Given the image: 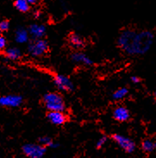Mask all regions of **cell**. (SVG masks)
Returning <instances> with one entry per match:
<instances>
[{
    "label": "cell",
    "instance_id": "cell-13",
    "mask_svg": "<svg viewBox=\"0 0 156 158\" xmlns=\"http://www.w3.org/2000/svg\"><path fill=\"white\" fill-rule=\"evenodd\" d=\"M5 56L10 60H17L21 56V52L17 48H10L5 52Z\"/></svg>",
    "mask_w": 156,
    "mask_h": 158
},
{
    "label": "cell",
    "instance_id": "cell-21",
    "mask_svg": "<svg viewBox=\"0 0 156 158\" xmlns=\"http://www.w3.org/2000/svg\"><path fill=\"white\" fill-rule=\"evenodd\" d=\"M6 47V40L3 35H0V51H3Z\"/></svg>",
    "mask_w": 156,
    "mask_h": 158
},
{
    "label": "cell",
    "instance_id": "cell-5",
    "mask_svg": "<svg viewBox=\"0 0 156 158\" xmlns=\"http://www.w3.org/2000/svg\"><path fill=\"white\" fill-rule=\"evenodd\" d=\"M113 139L122 150L128 152V153H131L135 150V143L131 139H129V137H124V136L120 135V134H115V135H113Z\"/></svg>",
    "mask_w": 156,
    "mask_h": 158
},
{
    "label": "cell",
    "instance_id": "cell-11",
    "mask_svg": "<svg viewBox=\"0 0 156 158\" xmlns=\"http://www.w3.org/2000/svg\"><path fill=\"white\" fill-rule=\"evenodd\" d=\"M72 59L74 62L80 63V64L86 65V66H90L92 64V60H91L85 54L80 53V52L74 53L72 56Z\"/></svg>",
    "mask_w": 156,
    "mask_h": 158
},
{
    "label": "cell",
    "instance_id": "cell-14",
    "mask_svg": "<svg viewBox=\"0 0 156 158\" xmlns=\"http://www.w3.org/2000/svg\"><path fill=\"white\" fill-rule=\"evenodd\" d=\"M14 5H15L16 9L21 12H27L30 10V6L27 0H17L14 3Z\"/></svg>",
    "mask_w": 156,
    "mask_h": 158
},
{
    "label": "cell",
    "instance_id": "cell-1",
    "mask_svg": "<svg viewBox=\"0 0 156 158\" xmlns=\"http://www.w3.org/2000/svg\"><path fill=\"white\" fill-rule=\"evenodd\" d=\"M153 43L154 34L149 30H124L117 40L118 46L129 56L146 54L151 48Z\"/></svg>",
    "mask_w": 156,
    "mask_h": 158
},
{
    "label": "cell",
    "instance_id": "cell-2",
    "mask_svg": "<svg viewBox=\"0 0 156 158\" xmlns=\"http://www.w3.org/2000/svg\"><path fill=\"white\" fill-rule=\"evenodd\" d=\"M43 102L49 111H63L66 108L63 98L56 93H48L45 94Z\"/></svg>",
    "mask_w": 156,
    "mask_h": 158
},
{
    "label": "cell",
    "instance_id": "cell-6",
    "mask_svg": "<svg viewBox=\"0 0 156 158\" xmlns=\"http://www.w3.org/2000/svg\"><path fill=\"white\" fill-rule=\"evenodd\" d=\"M54 82H55V85L61 91L70 92L73 89V84L68 76L57 74L54 78Z\"/></svg>",
    "mask_w": 156,
    "mask_h": 158
},
{
    "label": "cell",
    "instance_id": "cell-18",
    "mask_svg": "<svg viewBox=\"0 0 156 158\" xmlns=\"http://www.w3.org/2000/svg\"><path fill=\"white\" fill-rule=\"evenodd\" d=\"M39 142H40L41 145L43 146V147H51V148L57 147V144H56L55 142L51 139L50 137H41V138H40V140H39Z\"/></svg>",
    "mask_w": 156,
    "mask_h": 158
},
{
    "label": "cell",
    "instance_id": "cell-4",
    "mask_svg": "<svg viewBox=\"0 0 156 158\" xmlns=\"http://www.w3.org/2000/svg\"><path fill=\"white\" fill-rule=\"evenodd\" d=\"M47 48H48L47 43L42 39L35 40V42L30 43L28 48L30 54L33 56H41L44 55L47 51Z\"/></svg>",
    "mask_w": 156,
    "mask_h": 158
},
{
    "label": "cell",
    "instance_id": "cell-8",
    "mask_svg": "<svg viewBox=\"0 0 156 158\" xmlns=\"http://www.w3.org/2000/svg\"><path fill=\"white\" fill-rule=\"evenodd\" d=\"M47 118L52 124L55 125H61L66 123L67 116L63 113V111H49L47 114Z\"/></svg>",
    "mask_w": 156,
    "mask_h": 158
},
{
    "label": "cell",
    "instance_id": "cell-16",
    "mask_svg": "<svg viewBox=\"0 0 156 158\" xmlns=\"http://www.w3.org/2000/svg\"><path fill=\"white\" fill-rule=\"evenodd\" d=\"M128 94H129V90L127 89L126 87H121L113 94V98L116 100H121L125 98Z\"/></svg>",
    "mask_w": 156,
    "mask_h": 158
},
{
    "label": "cell",
    "instance_id": "cell-9",
    "mask_svg": "<svg viewBox=\"0 0 156 158\" xmlns=\"http://www.w3.org/2000/svg\"><path fill=\"white\" fill-rule=\"evenodd\" d=\"M113 117L116 120L119 122H125L129 119L130 114L129 111L124 106H117L113 111Z\"/></svg>",
    "mask_w": 156,
    "mask_h": 158
},
{
    "label": "cell",
    "instance_id": "cell-20",
    "mask_svg": "<svg viewBox=\"0 0 156 158\" xmlns=\"http://www.w3.org/2000/svg\"><path fill=\"white\" fill-rule=\"evenodd\" d=\"M106 142H107V137H100L97 143V148H102L103 146L105 144Z\"/></svg>",
    "mask_w": 156,
    "mask_h": 158
},
{
    "label": "cell",
    "instance_id": "cell-17",
    "mask_svg": "<svg viewBox=\"0 0 156 158\" xmlns=\"http://www.w3.org/2000/svg\"><path fill=\"white\" fill-rule=\"evenodd\" d=\"M142 148L145 152H152L153 150H155L154 148V142H153L152 140H149V139H146L142 142Z\"/></svg>",
    "mask_w": 156,
    "mask_h": 158
},
{
    "label": "cell",
    "instance_id": "cell-12",
    "mask_svg": "<svg viewBox=\"0 0 156 158\" xmlns=\"http://www.w3.org/2000/svg\"><path fill=\"white\" fill-rule=\"evenodd\" d=\"M15 38L18 43H24L29 40V32L23 28H20L16 31Z\"/></svg>",
    "mask_w": 156,
    "mask_h": 158
},
{
    "label": "cell",
    "instance_id": "cell-25",
    "mask_svg": "<svg viewBox=\"0 0 156 158\" xmlns=\"http://www.w3.org/2000/svg\"><path fill=\"white\" fill-rule=\"evenodd\" d=\"M154 98H156V91H155V92H154Z\"/></svg>",
    "mask_w": 156,
    "mask_h": 158
},
{
    "label": "cell",
    "instance_id": "cell-3",
    "mask_svg": "<svg viewBox=\"0 0 156 158\" xmlns=\"http://www.w3.org/2000/svg\"><path fill=\"white\" fill-rule=\"evenodd\" d=\"M23 151L29 158H42L46 152V148L41 144L28 143L23 147Z\"/></svg>",
    "mask_w": 156,
    "mask_h": 158
},
{
    "label": "cell",
    "instance_id": "cell-23",
    "mask_svg": "<svg viewBox=\"0 0 156 158\" xmlns=\"http://www.w3.org/2000/svg\"><path fill=\"white\" fill-rule=\"evenodd\" d=\"M28 1V3H29V4H35L37 3V1H35V0H27Z\"/></svg>",
    "mask_w": 156,
    "mask_h": 158
},
{
    "label": "cell",
    "instance_id": "cell-10",
    "mask_svg": "<svg viewBox=\"0 0 156 158\" xmlns=\"http://www.w3.org/2000/svg\"><path fill=\"white\" fill-rule=\"evenodd\" d=\"M30 34L35 39H41L46 33V28L42 24H32L29 29Z\"/></svg>",
    "mask_w": 156,
    "mask_h": 158
},
{
    "label": "cell",
    "instance_id": "cell-22",
    "mask_svg": "<svg viewBox=\"0 0 156 158\" xmlns=\"http://www.w3.org/2000/svg\"><path fill=\"white\" fill-rule=\"evenodd\" d=\"M131 81L135 84H137L140 82V78L137 77V76H132L131 77Z\"/></svg>",
    "mask_w": 156,
    "mask_h": 158
},
{
    "label": "cell",
    "instance_id": "cell-7",
    "mask_svg": "<svg viewBox=\"0 0 156 158\" xmlns=\"http://www.w3.org/2000/svg\"><path fill=\"white\" fill-rule=\"evenodd\" d=\"M23 103V98L19 95H6L0 98V105L5 107H18Z\"/></svg>",
    "mask_w": 156,
    "mask_h": 158
},
{
    "label": "cell",
    "instance_id": "cell-15",
    "mask_svg": "<svg viewBox=\"0 0 156 158\" xmlns=\"http://www.w3.org/2000/svg\"><path fill=\"white\" fill-rule=\"evenodd\" d=\"M69 41L72 45H73L74 47L76 48H80L82 47L84 45V41L83 39L80 37V35L75 34H72L70 35V38H69Z\"/></svg>",
    "mask_w": 156,
    "mask_h": 158
},
{
    "label": "cell",
    "instance_id": "cell-24",
    "mask_svg": "<svg viewBox=\"0 0 156 158\" xmlns=\"http://www.w3.org/2000/svg\"><path fill=\"white\" fill-rule=\"evenodd\" d=\"M154 148H155V149H156V141L154 142Z\"/></svg>",
    "mask_w": 156,
    "mask_h": 158
},
{
    "label": "cell",
    "instance_id": "cell-19",
    "mask_svg": "<svg viewBox=\"0 0 156 158\" xmlns=\"http://www.w3.org/2000/svg\"><path fill=\"white\" fill-rule=\"evenodd\" d=\"M10 28V23L7 20H3L0 22V31H7Z\"/></svg>",
    "mask_w": 156,
    "mask_h": 158
}]
</instances>
